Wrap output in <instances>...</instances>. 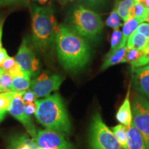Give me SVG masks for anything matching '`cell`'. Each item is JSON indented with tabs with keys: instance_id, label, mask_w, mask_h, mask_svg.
Here are the masks:
<instances>
[{
	"instance_id": "cell-1",
	"label": "cell",
	"mask_w": 149,
	"mask_h": 149,
	"mask_svg": "<svg viewBox=\"0 0 149 149\" xmlns=\"http://www.w3.org/2000/svg\"><path fill=\"white\" fill-rule=\"evenodd\" d=\"M55 44L59 61L65 70L77 72L90 61V46L84 38L67 25H57Z\"/></svg>"
},
{
	"instance_id": "cell-2",
	"label": "cell",
	"mask_w": 149,
	"mask_h": 149,
	"mask_svg": "<svg viewBox=\"0 0 149 149\" xmlns=\"http://www.w3.org/2000/svg\"><path fill=\"white\" fill-rule=\"evenodd\" d=\"M35 115L39 123L47 128L61 134H69L71 125L66 109L58 93L36 100Z\"/></svg>"
},
{
	"instance_id": "cell-3",
	"label": "cell",
	"mask_w": 149,
	"mask_h": 149,
	"mask_svg": "<svg viewBox=\"0 0 149 149\" xmlns=\"http://www.w3.org/2000/svg\"><path fill=\"white\" fill-rule=\"evenodd\" d=\"M31 21L33 45L37 51H48L55 42L57 27L53 10L48 6L33 4Z\"/></svg>"
},
{
	"instance_id": "cell-4",
	"label": "cell",
	"mask_w": 149,
	"mask_h": 149,
	"mask_svg": "<svg viewBox=\"0 0 149 149\" xmlns=\"http://www.w3.org/2000/svg\"><path fill=\"white\" fill-rule=\"evenodd\" d=\"M70 28L86 40H94L101 35L104 22L96 12L77 6L72 11L69 19Z\"/></svg>"
},
{
	"instance_id": "cell-5",
	"label": "cell",
	"mask_w": 149,
	"mask_h": 149,
	"mask_svg": "<svg viewBox=\"0 0 149 149\" xmlns=\"http://www.w3.org/2000/svg\"><path fill=\"white\" fill-rule=\"evenodd\" d=\"M89 143L91 149H123L98 112L93 115L91 120Z\"/></svg>"
},
{
	"instance_id": "cell-6",
	"label": "cell",
	"mask_w": 149,
	"mask_h": 149,
	"mask_svg": "<svg viewBox=\"0 0 149 149\" xmlns=\"http://www.w3.org/2000/svg\"><path fill=\"white\" fill-rule=\"evenodd\" d=\"M132 104L133 124L142 135L146 148L149 149V100L137 93Z\"/></svg>"
},
{
	"instance_id": "cell-7",
	"label": "cell",
	"mask_w": 149,
	"mask_h": 149,
	"mask_svg": "<svg viewBox=\"0 0 149 149\" xmlns=\"http://www.w3.org/2000/svg\"><path fill=\"white\" fill-rule=\"evenodd\" d=\"M40 148L48 149H74L72 144L64 138V135L55 130H37L36 137L33 139Z\"/></svg>"
},
{
	"instance_id": "cell-8",
	"label": "cell",
	"mask_w": 149,
	"mask_h": 149,
	"mask_svg": "<svg viewBox=\"0 0 149 149\" xmlns=\"http://www.w3.org/2000/svg\"><path fill=\"white\" fill-rule=\"evenodd\" d=\"M64 81L59 74H52L44 72L31 81L30 88L37 97H47L53 91L58 90Z\"/></svg>"
},
{
	"instance_id": "cell-9",
	"label": "cell",
	"mask_w": 149,
	"mask_h": 149,
	"mask_svg": "<svg viewBox=\"0 0 149 149\" xmlns=\"http://www.w3.org/2000/svg\"><path fill=\"white\" fill-rule=\"evenodd\" d=\"M15 59L22 70L31 76H36L40 72V61L29 47L27 38H24Z\"/></svg>"
},
{
	"instance_id": "cell-10",
	"label": "cell",
	"mask_w": 149,
	"mask_h": 149,
	"mask_svg": "<svg viewBox=\"0 0 149 149\" xmlns=\"http://www.w3.org/2000/svg\"><path fill=\"white\" fill-rule=\"evenodd\" d=\"M23 92H15V95L11 102L8 111L15 118L19 121L29 132L30 135L34 139L36 137L37 130L34 124L31 121V117L26 113L25 103H24L22 95Z\"/></svg>"
},
{
	"instance_id": "cell-11",
	"label": "cell",
	"mask_w": 149,
	"mask_h": 149,
	"mask_svg": "<svg viewBox=\"0 0 149 149\" xmlns=\"http://www.w3.org/2000/svg\"><path fill=\"white\" fill-rule=\"evenodd\" d=\"M132 84L137 93L149 100V64L132 68Z\"/></svg>"
},
{
	"instance_id": "cell-12",
	"label": "cell",
	"mask_w": 149,
	"mask_h": 149,
	"mask_svg": "<svg viewBox=\"0 0 149 149\" xmlns=\"http://www.w3.org/2000/svg\"><path fill=\"white\" fill-rule=\"evenodd\" d=\"M128 63L132 68L142 67L149 64V55L144 51L126 46L124 62Z\"/></svg>"
},
{
	"instance_id": "cell-13",
	"label": "cell",
	"mask_w": 149,
	"mask_h": 149,
	"mask_svg": "<svg viewBox=\"0 0 149 149\" xmlns=\"http://www.w3.org/2000/svg\"><path fill=\"white\" fill-rule=\"evenodd\" d=\"M130 86L123 103L117 110L116 119L117 122L126 126H129L133 123V113L130 100Z\"/></svg>"
},
{
	"instance_id": "cell-14",
	"label": "cell",
	"mask_w": 149,
	"mask_h": 149,
	"mask_svg": "<svg viewBox=\"0 0 149 149\" xmlns=\"http://www.w3.org/2000/svg\"><path fill=\"white\" fill-rule=\"evenodd\" d=\"M128 149H147L142 135L132 123L127 126Z\"/></svg>"
},
{
	"instance_id": "cell-15",
	"label": "cell",
	"mask_w": 149,
	"mask_h": 149,
	"mask_svg": "<svg viewBox=\"0 0 149 149\" xmlns=\"http://www.w3.org/2000/svg\"><path fill=\"white\" fill-rule=\"evenodd\" d=\"M126 46L144 51L149 55V40L136 31L129 37Z\"/></svg>"
},
{
	"instance_id": "cell-16",
	"label": "cell",
	"mask_w": 149,
	"mask_h": 149,
	"mask_svg": "<svg viewBox=\"0 0 149 149\" xmlns=\"http://www.w3.org/2000/svg\"><path fill=\"white\" fill-rule=\"evenodd\" d=\"M144 22L140 19L130 18L127 21L124 22L122 25V39L119 48H122L126 46L127 41L129 37L133 34L134 31L137 29L141 23Z\"/></svg>"
},
{
	"instance_id": "cell-17",
	"label": "cell",
	"mask_w": 149,
	"mask_h": 149,
	"mask_svg": "<svg viewBox=\"0 0 149 149\" xmlns=\"http://www.w3.org/2000/svg\"><path fill=\"white\" fill-rule=\"evenodd\" d=\"M126 46L122 48H118L114 53L109 56H106L101 66V70H105L110 67L124 62Z\"/></svg>"
},
{
	"instance_id": "cell-18",
	"label": "cell",
	"mask_w": 149,
	"mask_h": 149,
	"mask_svg": "<svg viewBox=\"0 0 149 149\" xmlns=\"http://www.w3.org/2000/svg\"><path fill=\"white\" fill-rule=\"evenodd\" d=\"M38 147L33 139H29L26 135H21L11 140L9 149H37Z\"/></svg>"
},
{
	"instance_id": "cell-19",
	"label": "cell",
	"mask_w": 149,
	"mask_h": 149,
	"mask_svg": "<svg viewBox=\"0 0 149 149\" xmlns=\"http://www.w3.org/2000/svg\"><path fill=\"white\" fill-rule=\"evenodd\" d=\"M31 74L26 72L22 77H13L10 86V91L13 92H23L29 88L31 86Z\"/></svg>"
},
{
	"instance_id": "cell-20",
	"label": "cell",
	"mask_w": 149,
	"mask_h": 149,
	"mask_svg": "<svg viewBox=\"0 0 149 149\" xmlns=\"http://www.w3.org/2000/svg\"><path fill=\"white\" fill-rule=\"evenodd\" d=\"M117 141H119L123 149H128V130L127 126L123 124H117L112 128Z\"/></svg>"
},
{
	"instance_id": "cell-21",
	"label": "cell",
	"mask_w": 149,
	"mask_h": 149,
	"mask_svg": "<svg viewBox=\"0 0 149 149\" xmlns=\"http://www.w3.org/2000/svg\"><path fill=\"white\" fill-rule=\"evenodd\" d=\"M135 0H120L117 6V13L124 22L130 19V13Z\"/></svg>"
},
{
	"instance_id": "cell-22",
	"label": "cell",
	"mask_w": 149,
	"mask_h": 149,
	"mask_svg": "<svg viewBox=\"0 0 149 149\" xmlns=\"http://www.w3.org/2000/svg\"><path fill=\"white\" fill-rule=\"evenodd\" d=\"M119 1L120 0H115L113 8L106 21V25L113 29H120V27L123 25L122 19L117 13V6H118Z\"/></svg>"
},
{
	"instance_id": "cell-23",
	"label": "cell",
	"mask_w": 149,
	"mask_h": 149,
	"mask_svg": "<svg viewBox=\"0 0 149 149\" xmlns=\"http://www.w3.org/2000/svg\"><path fill=\"white\" fill-rule=\"evenodd\" d=\"M149 10L144 6V5L138 1L134 2L130 13V18L140 19L143 22L146 21V18Z\"/></svg>"
},
{
	"instance_id": "cell-24",
	"label": "cell",
	"mask_w": 149,
	"mask_h": 149,
	"mask_svg": "<svg viewBox=\"0 0 149 149\" xmlns=\"http://www.w3.org/2000/svg\"><path fill=\"white\" fill-rule=\"evenodd\" d=\"M122 32L120 31V29H113V33H112V35H111V48H110L109 51L107 53L106 56H109L110 55H111L112 53H114V52L116 51L120 45V43L122 42Z\"/></svg>"
},
{
	"instance_id": "cell-25",
	"label": "cell",
	"mask_w": 149,
	"mask_h": 149,
	"mask_svg": "<svg viewBox=\"0 0 149 149\" xmlns=\"http://www.w3.org/2000/svg\"><path fill=\"white\" fill-rule=\"evenodd\" d=\"M13 79V76L3 70L0 74V93L10 91V86Z\"/></svg>"
},
{
	"instance_id": "cell-26",
	"label": "cell",
	"mask_w": 149,
	"mask_h": 149,
	"mask_svg": "<svg viewBox=\"0 0 149 149\" xmlns=\"http://www.w3.org/2000/svg\"><path fill=\"white\" fill-rule=\"evenodd\" d=\"M14 95L15 92L13 91L0 93V109L8 111Z\"/></svg>"
},
{
	"instance_id": "cell-27",
	"label": "cell",
	"mask_w": 149,
	"mask_h": 149,
	"mask_svg": "<svg viewBox=\"0 0 149 149\" xmlns=\"http://www.w3.org/2000/svg\"><path fill=\"white\" fill-rule=\"evenodd\" d=\"M79 1L91 8L96 9L100 8V7L105 5L108 0H79Z\"/></svg>"
},
{
	"instance_id": "cell-28",
	"label": "cell",
	"mask_w": 149,
	"mask_h": 149,
	"mask_svg": "<svg viewBox=\"0 0 149 149\" xmlns=\"http://www.w3.org/2000/svg\"><path fill=\"white\" fill-rule=\"evenodd\" d=\"M22 97H23V100L25 104L33 103L37 100V97L35 95V93L31 91V90L29 91H25L24 94L22 95Z\"/></svg>"
},
{
	"instance_id": "cell-29",
	"label": "cell",
	"mask_w": 149,
	"mask_h": 149,
	"mask_svg": "<svg viewBox=\"0 0 149 149\" xmlns=\"http://www.w3.org/2000/svg\"><path fill=\"white\" fill-rule=\"evenodd\" d=\"M16 64V61L13 57H8L6 60L2 63V64L0 66V68L5 71L8 72L9 70L11 69Z\"/></svg>"
},
{
	"instance_id": "cell-30",
	"label": "cell",
	"mask_w": 149,
	"mask_h": 149,
	"mask_svg": "<svg viewBox=\"0 0 149 149\" xmlns=\"http://www.w3.org/2000/svg\"><path fill=\"white\" fill-rule=\"evenodd\" d=\"M135 31L142 34L145 37H146L148 40H149V23H148V22L141 23Z\"/></svg>"
},
{
	"instance_id": "cell-31",
	"label": "cell",
	"mask_w": 149,
	"mask_h": 149,
	"mask_svg": "<svg viewBox=\"0 0 149 149\" xmlns=\"http://www.w3.org/2000/svg\"><path fill=\"white\" fill-rule=\"evenodd\" d=\"M37 111V105L35 104V102L33 103H30L25 104V111L26 113L29 116L31 115L35 114Z\"/></svg>"
},
{
	"instance_id": "cell-32",
	"label": "cell",
	"mask_w": 149,
	"mask_h": 149,
	"mask_svg": "<svg viewBox=\"0 0 149 149\" xmlns=\"http://www.w3.org/2000/svg\"><path fill=\"white\" fill-rule=\"evenodd\" d=\"M9 56L8 55L6 51L5 48H2L0 50V66L2 64V63Z\"/></svg>"
},
{
	"instance_id": "cell-33",
	"label": "cell",
	"mask_w": 149,
	"mask_h": 149,
	"mask_svg": "<svg viewBox=\"0 0 149 149\" xmlns=\"http://www.w3.org/2000/svg\"><path fill=\"white\" fill-rule=\"evenodd\" d=\"M27 0H0L2 5L6 4H11V3H19V2H23V1H26Z\"/></svg>"
},
{
	"instance_id": "cell-34",
	"label": "cell",
	"mask_w": 149,
	"mask_h": 149,
	"mask_svg": "<svg viewBox=\"0 0 149 149\" xmlns=\"http://www.w3.org/2000/svg\"><path fill=\"white\" fill-rule=\"evenodd\" d=\"M3 24L0 25V50L2 48V42H1V38H2V29H3Z\"/></svg>"
},
{
	"instance_id": "cell-35",
	"label": "cell",
	"mask_w": 149,
	"mask_h": 149,
	"mask_svg": "<svg viewBox=\"0 0 149 149\" xmlns=\"http://www.w3.org/2000/svg\"><path fill=\"white\" fill-rule=\"evenodd\" d=\"M6 112V111H3V110L0 109V122L3 120V118H4Z\"/></svg>"
},
{
	"instance_id": "cell-36",
	"label": "cell",
	"mask_w": 149,
	"mask_h": 149,
	"mask_svg": "<svg viewBox=\"0 0 149 149\" xmlns=\"http://www.w3.org/2000/svg\"><path fill=\"white\" fill-rule=\"evenodd\" d=\"M140 3H142L145 8H146V9H148V10H149V0H143V1H141Z\"/></svg>"
},
{
	"instance_id": "cell-37",
	"label": "cell",
	"mask_w": 149,
	"mask_h": 149,
	"mask_svg": "<svg viewBox=\"0 0 149 149\" xmlns=\"http://www.w3.org/2000/svg\"><path fill=\"white\" fill-rule=\"evenodd\" d=\"M33 1H36V2H38L40 5H44V4H46L47 2H48L49 1H51V0H33Z\"/></svg>"
},
{
	"instance_id": "cell-38",
	"label": "cell",
	"mask_w": 149,
	"mask_h": 149,
	"mask_svg": "<svg viewBox=\"0 0 149 149\" xmlns=\"http://www.w3.org/2000/svg\"><path fill=\"white\" fill-rule=\"evenodd\" d=\"M145 22H148V23H149V12H148V15H147V17H146V21H145Z\"/></svg>"
},
{
	"instance_id": "cell-39",
	"label": "cell",
	"mask_w": 149,
	"mask_h": 149,
	"mask_svg": "<svg viewBox=\"0 0 149 149\" xmlns=\"http://www.w3.org/2000/svg\"><path fill=\"white\" fill-rule=\"evenodd\" d=\"M2 23H3V19H1V17H0V25H1V24H2Z\"/></svg>"
},
{
	"instance_id": "cell-40",
	"label": "cell",
	"mask_w": 149,
	"mask_h": 149,
	"mask_svg": "<svg viewBox=\"0 0 149 149\" xmlns=\"http://www.w3.org/2000/svg\"><path fill=\"white\" fill-rule=\"evenodd\" d=\"M135 1H138V2H141V1H143V0H135Z\"/></svg>"
},
{
	"instance_id": "cell-41",
	"label": "cell",
	"mask_w": 149,
	"mask_h": 149,
	"mask_svg": "<svg viewBox=\"0 0 149 149\" xmlns=\"http://www.w3.org/2000/svg\"><path fill=\"white\" fill-rule=\"evenodd\" d=\"M37 149H48V148H40V147H38Z\"/></svg>"
},
{
	"instance_id": "cell-42",
	"label": "cell",
	"mask_w": 149,
	"mask_h": 149,
	"mask_svg": "<svg viewBox=\"0 0 149 149\" xmlns=\"http://www.w3.org/2000/svg\"><path fill=\"white\" fill-rule=\"evenodd\" d=\"M2 71H3V69H1V68H0V74H1V72H2Z\"/></svg>"
},
{
	"instance_id": "cell-43",
	"label": "cell",
	"mask_w": 149,
	"mask_h": 149,
	"mask_svg": "<svg viewBox=\"0 0 149 149\" xmlns=\"http://www.w3.org/2000/svg\"><path fill=\"white\" fill-rule=\"evenodd\" d=\"M3 6V5H2V3H1V1H0V6Z\"/></svg>"
},
{
	"instance_id": "cell-44",
	"label": "cell",
	"mask_w": 149,
	"mask_h": 149,
	"mask_svg": "<svg viewBox=\"0 0 149 149\" xmlns=\"http://www.w3.org/2000/svg\"><path fill=\"white\" fill-rule=\"evenodd\" d=\"M69 1H73V0H69Z\"/></svg>"
}]
</instances>
